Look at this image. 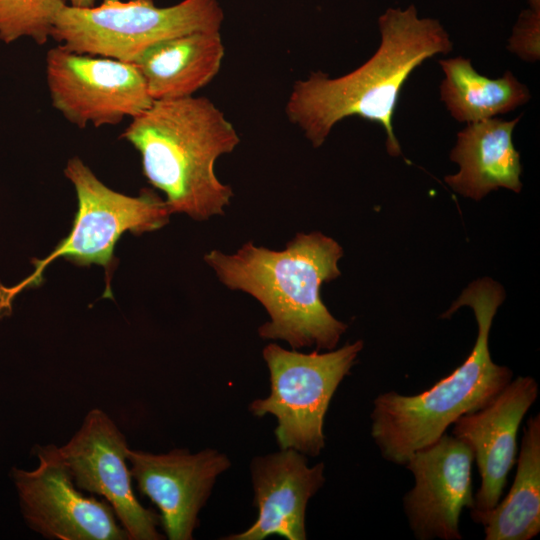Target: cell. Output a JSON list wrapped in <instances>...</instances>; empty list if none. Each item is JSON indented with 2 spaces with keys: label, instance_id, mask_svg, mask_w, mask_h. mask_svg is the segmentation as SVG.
Returning <instances> with one entry per match:
<instances>
[{
  "label": "cell",
  "instance_id": "5b68a950",
  "mask_svg": "<svg viewBox=\"0 0 540 540\" xmlns=\"http://www.w3.org/2000/svg\"><path fill=\"white\" fill-rule=\"evenodd\" d=\"M64 173L74 185L78 201L71 231L47 257L33 260V273L20 284L11 288L0 286V319L11 314L12 301L20 291L42 283L45 269L57 258L81 266H102L106 278L103 296L111 298L110 280L116 267L114 248L122 234L158 230L172 214L166 201L152 190L143 189L132 197L107 187L78 157L67 162Z\"/></svg>",
  "mask_w": 540,
  "mask_h": 540
},
{
  "label": "cell",
  "instance_id": "ffe728a7",
  "mask_svg": "<svg viewBox=\"0 0 540 540\" xmlns=\"http://www.w3.org/2000/svg\"><path fill=\"white\" fill-rule=\"evenodd\" d=\"M540 9L523 10L513 28L508 48L525 61H537L540 55Z\"/></svg>",
  "mask_w": 540,
  "mask_h": 540
},
{
  "label": "cell",
  "instance_id": "6da1fadb",
  "mask_svg": "<svg viewBox=\"0 0 540 540\" xmlns=\"http://www.w3.org/2000/svg\"><path fill=\"white\" fill-rule=\"evenodd\" d=\"M381 42L363 65L340 77L312 72L293 84L285 111L314 148L323 145L341 120L357 116L382 126L391 156L402 155L393 117L401 89L425 60L448 54L453 42L434 18H421L411 4L388 8L378 18Z\"/></svg>",
  "mask_w": 540,
  "mask_h": 540
},
{
  "label": "cell",
  "instance_id": "9a60e30c",
  "mask_svg": "<svg viewBox=\"0 0 540 540\" xmlns=\"http://www.w3.org/2000/svg\"><path fill=\"white\" fill-rule=\"evenodd\" d=\"M521 116L506 121L490 118L468 123L457 134L450 159L459 172L445 177L457 193L480 200L492 190L507 188L519 193L522 188L520 154L512 140Z\"/></svg>",
  "mask_w": 540,
  "mask_h": 540
},
{
  "label": "cell",
  "instance_id": "7402d4cb",
  "mask_svg": "<svg viewBox=\"0 0 540 540\" xmlns=\"http://www.w3.org/2000/svg\"><path fill=\"white\" fill-rule=\"evenodd\" d=\"M529 7L533 9H540V0H528Z\"/></svg>",
  "mask_w": 540,
  "mask_h": 540
},
{
  "label": "cell",
  "instance_id": "52a82bcc",
  "mask_svg": "<svg viewBox=\"0 0 540 540\" xmlns=\"http://www.w3.org/2000/svg\"><path fill=\"white\" fill-rule=\"evenodd\" d=\"M362 348L361 340L324 353L286 350L275 343L264 347L270 393L252 401L249 411L257 417L270 414L276 418L274 434L280 449H294L311 457L321 453L330 401Z\"/></svg>",
  "mask_w": 540,
  "mask_h": 540
},
{
  "label": "cell",
  "instance_id": "9c48e42d",
  "mask_svg": "<svg viewBox=\"0 0 540 540\" xmlns=\"http://www.w3.org/2000/svg\"><path fill=\"white\" fill-rule=\"evenodd\" d=\"M38 466L11 477L27 525L48 539L129 540L110 504L83 494L55 445L36 446Z\"/></svg>",
  "mask_w": 540,
  "mask_h": 540
},
{
  "label": "cell",
  "instance_id": "ba28073f",
  "mask_svg": "<svg viewBox=\"0 0 540 540\" xmlns=\"http://www.w3.org/2000/svg\"><path fill=\"white\" fill-rule=\"evenodd\" d=\"M46 79L53 107L80 128L117 125L154 101L134 63L79 54L62 44L46 55Z\"/></svg>",
  "mask_w": 540,
  "mask_h": 540
},
{
  "label": "cell",
  "instance_id": "3957f363",
  "mask_svg": "<svg viewBox=\"0 0 540 540\" xmlns=\"http://www.w3.org/2000/svg\"><path fill=\"white\" fill-rule=\"evenodd\" d=\"M121 137L140 153L144 176L165 194L172 214L204 221L225 213L234 194L217 178L215 163L237 147L240 137L211 100H154Z\"/></svg>",
  "mask_w": 540,
  "mask_h": 540
},
{
  "label": "cell",
  "instance_id": "ac0fdd59",
  "mask_svg": "<svg viewBox=\"0 0 540 540\" xmlns=\"http://www.w3.org/2000/svg\"><path fill=\"white\" fill-rule=\"evenodd\" d=\"M439 64L445 74L440 97L457 121L468 124L494 118L531 98L528 87L510 71L490 79L479 74L470 60L461 56L440 60Z\"/></svg>",
  "mask_w": 540,
  "mask_h": 540
},
{
  "label": "cell",
  "instance_id": "277c9868",
  "mask_svg": "<svg viewBox=\"0 0 540 540\" xmlns=\"http://www.w3.org/2000/svg\"><path fill=\"white\" fill-rule=\"evenodd\" d=\"M504 298L502 286L490 278L470 284L442 315L448 318L462 306L475 314L478 335L463 364L422 393L388 391L375 398L371 435L385 460L404 465L459 417L485 407L512 380V370L494 363L489 351L492 321Z\"/></svg>",
  "mask_w": 540,
  "mask_h": 540
},
{
  "label": "cell",
  "instance_id": "8992f818",
  "mask_svg": "<svg viewBox=\"0 0 540 540\" xmlns=\"http://www.w3.org/2000/svg\"><path fill=\"white\" fill-rule=\"evenodd\" d=\"M224 12L218 0H182L158 7L154 0H101L98 6L65 4L51 37L67 49L133 63L162 40L194 32H220Z\"/></svg>",
  "mask_w": 540,
  "mask_h": 540
},
{
  "label": "cell",
  "instance_id": "7a4b0ae2",
  "mask_svg": "<svg viewBox=\"0 0 540 540\" xmlns=\"http://www.w3.org/2000/svg\"><path fill=\"white\" fill-rule=\"evenodd\" d=\"M342 247L321 232L298 233L281 251L244 244L236 253L212 250L205 262L229 289L258 300L269 321L258 329L263 339L284 340L292 349L333 350L347 325L321 299V286L340 275Z\"/></svg>",
  "mask_w": 540,
  "mask_h": 540
},
{
  "label": "cell",
  "instance_id": "4fadbf2b",
  "mask_svg": "<svg viewBox=\"0 0 540 540\" xmlns=\"http://www.w3.org/2000/svg\"><path fill=\"white\" fill-rule=\"evenodd\" d=\"M538 384L531 376L511 380L485 407L462 415L452 435L472 451L481 484L474 495L471 518L494 508L515 464L520 423L536 401Z\"/></svg>",
  "mask_w": 540,
  "mask_h": 540
},
{
  "label": "cell",
  "instance_id": "d6986e66",
  "mask_svg": "<svg viewBox=\"0 0 540 540\" xmlns=\"http://www.w3.org/2000/svg\"><path fill=\"white\" fill-rule=\"evenodd\" d=\"M65 4L66 0H0V41L8 44L29 37L45 44Z\"/></svg>",
  "mask_w": 540,
  "mask_h": 540
},
{
  "label": "cell",
  "instance_id": "e0dca14e",
  "mask_svg": "<svg viewBox=\"0 0 540 540\" xmlns=\"http://www.w3.org/2000/svg\"><path fill=\"white\" fill-rule=\"evenodd\" d=\"M486 540H530L540 532V415L523 428L517 470L506 497L488 512L472 517Z\"/></svg>",
  "mask_w": 540,
  "mask_h": 540
},
{
  "label": "cell",
  "instance_id": "2e32d148",
  "mask_svg": "<svg viewBox=\"0 0 540 540\" xmlns=\"http://www.w3.org/2000/svg\"><path fill=\"white\" fill-rule=\"evenodd\" d=\"M225 48L220 32H194L162 40L133 63L153 100L193 96L218 74Z\"/></svg>",
  "mask_w": 540,
  "mask_h": 540
},
{
  "label": "cell",
  "instance_id": "30bf717a",
  "mask_svg": "<svg viewBox=\"0 0 540 540\" xmlns=\"http://www.w3.org/2000/svg\"><path fill=\"white\" fill-rule=\"evenodd\" d=\"M124 434L101 409H91L73 437L58 447L74 484L101 496L113 508L129 540H160V515L137 499Z\"/></svg>",
  "mask_w": 540,
  "mask_h": 540
},
{
  "label": "cell",
  "instance_id": "8fae6325",
  "mask_svg": "<svg viewBox=\"0 0 540 540\" xmlns=\"http://www.w3.org/2000/svg\"><path fill=\"white\" fill-rule=\"evenodd\" d=\"M471 449L444 433L415 451L404 464L414 486L403 497L404 511L415 538L460 540L459 520L474 505Z\"/></svg>",
  "mask_w": 540,
  "mask_h": 540
},
{
  "label": "cell",
  "instance_id": "7c38bea8",
  "mask_svg": "<svg viewBox=\"0 0 540 540\" xmlns=\"http://www.w3.org/2000/svg\"><path fill=\"white\" fill-rule=\"evenodd\" d=\"M127 459L138 490L157 506L169 540L193 539L217 477L231 466L225 454L211 448L197 453L175 448L164 454L128 449Z\"/></svg>",
  "mask_w": 540,
  "mask_h": 540
},
{
  "label": "cell",
  "instance_id": "44dd1931",
  "mask_svg": "<svg viewBox=\"0 0 540 540\" xmlns=\"http://www.w3.org/2000/svg\"><path fill=\"white\" fill-rule=\"evenodd\" d=\"M96 0H68L70 6L79 8H89L95 6Z\"/></svg>",
  "mask_w": 540,
  "mask_h": 540
},
{
  "label": "cell",
  "instance_id": "5bb4252c",
  "mask_svg": "<svg viewBox=\"0 0 540 540\" xmlns=\"http://www.w3.org/2000/svg\"><path fill=\"white\" fill-rule=\"evenodd\" d=\"M324 464L308 465L305 454L294 449L253 458L250 469L258 515L246 530L225 540H263L278 535L305 540L308 501L325 483Z\"/></svg>",
  "mask_w": 540,
  "mask_h": 540
}]
</instances>
